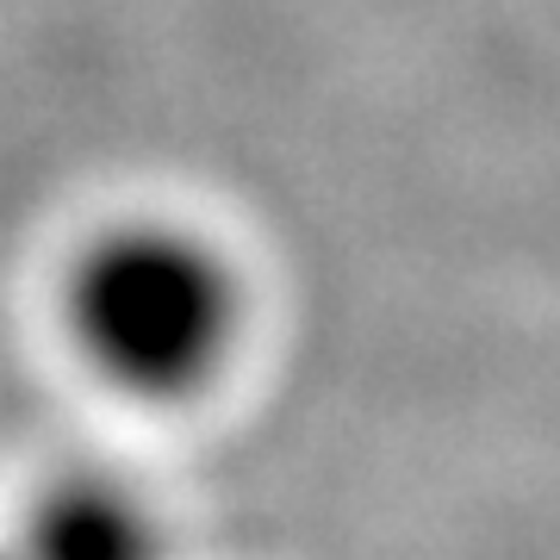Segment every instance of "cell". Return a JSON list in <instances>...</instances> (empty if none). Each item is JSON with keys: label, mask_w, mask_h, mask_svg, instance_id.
<instances>
[{"label": "cell", "mask_w": 560, "mask_h": 560, "mask_svg": "<svg viewBox=\"0 0 560 560\" xmlns=\"http://www.w3.org/2000/svg\"><path fill=\"white\" fill-rule=\"evenodd\" d=\"M57 324L94 386L150 411H180L231 381L249 337V287L212 231L131 212L69 249Z\"/></svg>", "instance_id": "obj_1"}, {"label": "cell", "mask_w": 560, "mask_h": 560, "mask_svg": "<svg viewBox=\"0 0 560 560\" xmlns=\"http://www.w3.org/2000/svg\"><path fill=\"white\" fill-rule=\"evenodd\" d=\"M20 560H168V529L143 486L106 467H75L32 492L20 517Z\"/></svg>", "instance_id": "obj_2"}, {"label": "cell", "mask_w": 560, "mask_h": 560, "mask_svg": "<svg viewBox=\"0 0 560 560\" xmlns=\"http://www.w3.org/2000/svg\"><path fill=\"white\" fill-rule=\"evenodd\" d=\"M0 560H20V555H13V548H0Z\"/></svg>", "instance_id": "obj_3"}]
</instances>
